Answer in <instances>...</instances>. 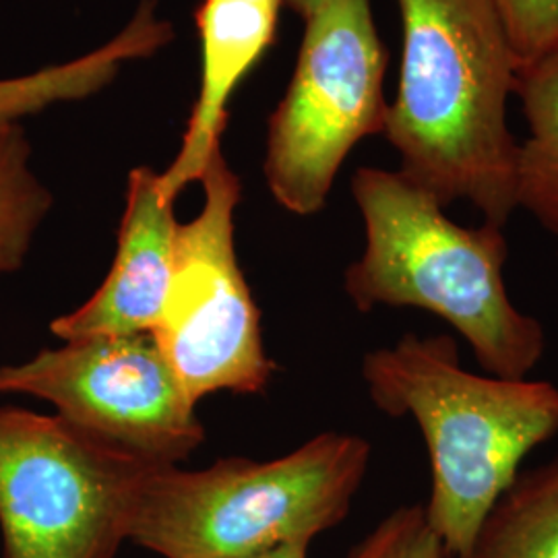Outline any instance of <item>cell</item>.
I'll return each instance as SVG.
<instances>
[{"label": "cell", "instance_id": "cell-2", "mask_svg": "<svg viewBox=\"0 0 558 558\" xmlns=\"http://www.w3.org/2000/svg\"><path fill=\"white\" fill-rule=\"evenodd\" d=\"M362 379L383 414L418 424L433 478L424 511L447 555L461 557L523 459L557 435V385L470 373L447 333L371 350Z\"/></svg>", "mask_w": 558, "mask_h": 558}, {"label": "cell", "instance_id": "cell-3", "mask_svg": "<svg viewBox=\"0 0 558 558\" xmlns=\"http://www.w3.org/2000/svg\"><path fill=\"white\" fill-rule=\"evenodd\" d=\"M352 195L366 244L343 274L360 313L420 308L456 329L488 375L525 379L544 359L546 329L507 292L502 228H465L430 193L379 168H360Z\"/></svg>", "mask_w": 558, "mask_h": 558}, {"label": "cell", "instance_id": "cell-14", "mask_svg": "<svg viewBox=\"0 0 558 558\" xmlns=\"http://www.w3.org/2000/svg\"><path fill=\"white\" fill-rule=\"evenodd\" d=\"M52 203V193L32 170L23 126L0 129V278L23 267Z\"/></svg>", "mask_w": 558, "mask_h": 558}, {"label": "cell", "instance_id": "cell-11", "mask_svg": "<svg viewBox=\"0 0 558 558\" xmlns=\"http://www.w3.org/2000/svg\"><path fill=\"white\" fill-rule=\"evenodd\" d=\"M174 38L168 21L160 20L154 0H143L135 17L117 38L80 59L52 64L25 77L0 81V129L21 124L46 108L85 100L108 87L129 60L147 59Z\"/></svg>", "mask_w": 558, "mask_h": 558}, {"label": "cell", "instance_id": "cell-15", "mask_svg": "<svg viewBox=\"0 0 558 558\" xmlns=\"http://www.w3.org/2000/svg\"><path fill=\"white\" fill-rule=\"evenodd\" d=\"M350 558H451L424 507H401L360 542Z\"/></svg>", "mask_w": 558, "mask_h": 558}, {"label": "cell", "instance_id": "cell-16", "mask_svg": "<svg viewBox=\"0 0 558 558\" xmlns=\"http://www.w3.org/2000/svg\"><path fill=\"white\" fill-rule=\"evenodd\" d=\"M521 64L558 40V0H495Z\"/></svg>", "mask_w": 558, "mask_h": 558}, {"label": "cell", "instance_id": "cell-6", "mask_svg": "<svg viewBox=\"0 0 558 558\" xmlns=\"http://www.w3.org/2000/svg\"><path fill=\"white\" fill-rule=\"evenodd\" d=\"M290 87L269 119L265 180L283 209L315 216L359 141L385 131L387 52L371 0H323L306 17Z\"/></svg>", "mask_w": 558, "mask_h": 558}, {"label": "cell", "instance_id": "cell-4", "mask_svg": "<svg viewBox=\"0 0 558 558\" xmlns=\"http://www.w3.org/2000/svg\"><path fill=\"white\" fill-rule=\"evenodd\" d=\"M373 447L320 433L271 459H220L207 470L160 463L141 488L129 539L161 558H255L313 542L348 518Z\"/></svg>", "mask_w": 558, "mask_h": 558}, {"label": "cell", "instance_id": "cell-8", "mask_svg": "<svg viewBox=\"0 0 558 558\" xmlns=\"http://www.w3.org/2000/svg\"><path fill=\"white\" fill-rule=\"evenodd\" d=\"M7 393L44 399L60 418L154 463L179 465L205 440L197 403L154 333L73 339L2 364Z\"/></svg>", "mask_w": 558, "mask_h": 558}, {"label": "cell", "instance_id": "cell-12", "mask_svg": "<svg viewBox=\"0 0 558 558\" xmlns=\"http://www.w3.org/2000/svg\"><path fill=\"white\" fill-rule=\"evenodd\" d=\"M515 96L530 126L519 145L518 205L558 236V40L521 64Z\"/></svg>", "mask_w": 558, "mask_h": 558}, {"label": "cell", "instance_id": "cell-5", "mask_svg": "<svg viewBox=\"0 0 558 558\" xmlns=\"http://www.w3.org/2000/svg\"><path fill=\"white\" fill-rule=\"evenodd\" d=\"M160 465L60 416L0 405L4 558H114Z\"/></svg>", "mask_w": 558, "mask_h": 558}, {"label": "cell", "instance_id": "cell-1", "mask_svg": "<svg viewBox=\"0 0 558 558\" xmlns=\"http://www.w3.org/2000/svg\"><path fill=\"white\" fill-rule=\"evenodd\" d=\"M396 101L383 135L401 177L442 207L472 203L505 228L518 209L519 143L507 124L521 59L495 0H398Z\"/></svg>", "mask_w": 558, "mask_h": 558}, {"label": "cell", "instance_id": "cell-17", "mask_svg": "<svg viewBox=\"0 0 558 558\" xmlns=\"http://www.w3.org/2000/svg\"><path fill=\"white\" fill-rule=\"evenodd\" d=\"M308 542H294V544H283L276 550H269L265 555L255 558H308Z\"/></svg>", "mask_w": 558, "mask_h": 558}, {"label": "cell", "instance_id": "cell-18", "mask_svg": "<svg viewBox=\"0 0 558 558\" xmlns=\"http://www.w3.org/2000/svg\"><path fill=\"white\" fill-rule=\"evenodd\" d=\"M283 2H288L290 4V9L300 15L302 20H306L317 7H319L323 0H283Z\"/></svg>", "mask_w": 558, "mask_h": 558}, {"label": "cell", "instance_id": "cell-9", "mask_svg": "<svg viewBox=\"0 0 558 558\" xmlns=\"http://www.w3.org/2000/svg\"><path fill=\"white\" fill-rule=\"evenodd\" d=\"M174 205L161 189L160 172L147 166L131 170L114 263L92 299L50 323L57 338L154 333L174 269Z\"/></svg>", "mask_w": 558, "mask_h": 558}, {"label": "cell", "instance_id": "cell-10", "mask_svg": "<svg viewBox=\"0 0 558 558\" xmlns=\"http://www.w3.org/2000/svg\"><path fill=\"white\" fill-rule=\"evenodd\" d=\"M283 0H201L199 96L191 110L179 156L160 172L161 189L179 199L182 189L199 182L214 151L221 147L228 101L242 80L276 41Z\"/></svg>", "mask_w": 558, "mask_h": 558}, {"label": "cell", "instance_id": "cell-7", "mask_svg": "<svg viewBox=\"0 0 558 558\" xmlns=\"http://www.w3.org/2000/svg\"><path fill=\"white\" fill-rule=\"evenodd\" d=\"M199 182L203 207L195 220L179 223L172 281L154 329L163 356L195 403L218 391L263 393L276 373L234 246L242 182L221 147Z\"/></svg>", "mask_w": 558, "mask_h": 558}, {"label": "cell", "instance_id": "cell-13", "mask_svg": "<svg viewBox=\"0 0 558 558\" xmlns=\"http://www.w3.org/2000/svg\"><path fill=\"white\" fill-rule=\"evenodd\" d=\"M459 558H558V456L519 474Z\"/></svg>", "mask_w": 558, "mask_h": 558}]
</instances>
